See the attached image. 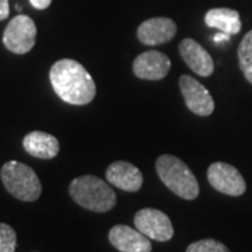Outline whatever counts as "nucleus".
Segmentation results:
<instances>
[{
    "mask_svg": "<svg viewBox=\"0 0 252 252\" xmlns=\"http://www.w3.org/2000/svg\"><path fill=\"white\" fill-rule=\"evenodd\" d=\"M51 84L58 97L70 105L90 104L95 97V83L81 63L61 59L51 67Z\"/></svg>",
    "mask_w": 252,
    "mask_h": 252,
    "instance_id": "nucleus-1",
    "label": "nucleus"
},
{
    "mask_svg": "<svg viewBox=\"0 0 252 252\" xmlns=\"http://www.w3.org/2000/svg\"><path fill=\"white\" fill-rule=\"evenodd\" d=\"M69 193L77 205L97 213L109 212L117 205V195L114 189L94 175L74 178L69 187Z\"/></svg>",
    "mask_w": 252,
    "mask_h": 252,
    "instance_id": "nucleus-2",
    "label": "nucleus"
},
{
    "mask_svg": "<svg viewBox=\"0 0 252 252\" xmlns=\"http://www.w3.org/2000/svg\"><path fill=\"white\" fill-rule=\"evenodd\" d=\"M156 171L161 182L185 200H193L199 195V184L185 162L171 154H162L156 161Z\"/></svg>",
    "mask_w": 252,
    "mask_h": 252,
    "instance_id": "nucleus-3",
    "label": "nucleus"
},
{
    "mask_svg": "<svg viewBox=\"0 0 252 252\" xmlns=\"http://www.w3.org/2000/svg\"><path fill=\"white\" fill-rule=\"evenodd\" d=\"M1 182L7 192L23 202H34L41 196L42 185L32 168L24 162L9 161L1 167Z\"/></svg>",
    "mask_w": 252,
    "mask_h": 252,
    "instance_id": "nucleus-4",
    "label": "nucleus"
},
{
    "mask_svg": "<svg viewBox=\"0 0 252 252\" xmlns=\"http://www.w3.org/2000/svg\"><path fill=\"white\" fill-rule=\"evenodd\" d=\"M36 26L26 14H18L7 24L3 34V44L10 52L24 55L35 45Z\"/></svg>",
    "mask_w": 252,
    "mask_h": 252,
    "instance_id": "nucleus-5",
    "label": "nucleus"
},
{
    "mask_svg": "<svg viewBox=\"0 0 252 252\" xmlns=\"http://www.w3.org/2000/svg\"><path fill=\"white\" fill-rule=\"evenodd\" d=\"M135 227L143 233L147 238L165 243L170 241L174 235V227H172L170 217L161 210L146 207L139 210L135 215Z\"/></svg>",
    "mask_w": 252,
    "mask_h": 252,
    "instance_id": "nucleus-6",
    "label": "nucleus"
},
{
    "mask_svg": "<svg viewBox=\"0 0 252 252\" xmlns=\"http://www.w3.org/2000/svg\"><path fill=\"white\" fill-rule=\"evenodd\" d=\"M207 181L216 190L228 196H241L247 189L245 180L240 171L223 161L213 162L207 168Z\"/></svg>",
    "mask_w": 252,
    "mask_h": 252,
    "instance_id": "nucleus-7",
    "label": "nucleus"
},
{
    "mask_svg": "<svg viewBox=\"0 0 252 252\" xmlns=\"http://www.w3.org/2000/svg\"><path fill=\"white\" fill-rule=\"evenodd\" d=\"M180 89L185 99V105L190 112L200 117H209L213 114L215 101L202 83L188 74H182L180 77Z\"/></svg>",
    "mask_w": 252,
    "mask_h": 252,
    "instance_id": "nucleus-8",
    "label": "nucleus"
},
{
    "mask_svg": "<svg viewBox=\"0 0 252 252\" xmlns=\"http://www.w3.org/2000/svg\"><path fill=\"white\" fill-rule=\"evenodd\" d=\"M132 69L139 79L157 81L168 74L171 69V61L160 51H146L136 58Z\"/></svg>",
    "mask_w": 252,
    "mask_h": 252,
    "instance_id": "nucleus-9",
    "label": "nucleus"
},
{
    "mask_svg": "<svg viewBox=\"0 0 252 252\" xmlns=\"http://www.w3.org/2000/svg\"><path fill=\"white\" fill-rule=\"evenodd\" d=\"M177 34V26L171 18L154 17L143 21L137 28L139 41L147 46H156L171 41Z\"/></svg>",
    "mask_w": 252,
    "mask_h": 252,
    "instance_id": "nucleus-10",
    "label": "nucleus"
},
{
    "mask_svg": "<svg viewBox=\"0 0 252 252\" xmlns=\"http://www.w3.org/2000/svg\"><path fill=\"white\" fill-rule=\"evenodd\" d=\"M108 238L109 243L121 252H152L150 238L129 225H114L109 230Z\"/></svg>",
    "mask_w": 252,
    "mask_h": 252,
    "instance_id": "nucleus-11",
    "label": "nucleus"
},
{
    "mask_svg": "<svg viewBox=\"0 0 252 252\" xmlns=\"http://www.w3.org/2000/svg\"><path fill=\"white\" fill-rule=\"evenodd\" d=\"M180 54L184 62L188 64L192 72H195L202 77H209L213 74L215 63L212 56L195 39L185 38L180 44Z\"/></svg>",
    "mask_w": 252,
    "mask_h": 252,
    "instance_id": "nucleus-12",
    "label": "nucleus"
},
{
    "mask_svg": "<svg viewBox=\"0 0 252 252\" xmlns=\"http://www.w3.org/2000/svg\"><path fill=\"white\" fill-rule=\"evenodd\" d=\"M107 181L125 192H137L143 185V175L130 162L115 161L107 168Z\"/></svg>",
    "mask_w": 252,
    "mask_h": 252,
    "instance_id": "nucleus-13",
    "label": "nucleus"
},
{
    "mask_svg": "<svg viewBox=\"0 0 252 252\" xmlns=\"http://www.w3.org/2000/svg\"><path fill=\"white\" fill-rule=\"evenodd\" d=\"M23 146L30 156L35 158H41V160L55 158L61 149L59 140L55 136L41 132V130L28 133L23 140Z\"/></svg>",
    "mask_w": 252,
    "mask_h": 252,
    "instance_id": "nucleus-14",
    "label": "nucleus"
},
{
    "mask_svg": "<svg viewBox=\"0 0 252 252\" xmlns=\"http://www.w3.org/2000/svg\"><path fill=\"white\" fill-rule=\"evenodd\" d=\"M207 27L217 28L227 35H235L241 31V20L237 10L233 9H212L205 16Z\"/></svg>",
    "mask_w": 252,
    "mask_h": 252,
    "instance_id": "nucleus-15",
    "label": "nucleus"
},
{
    "mask_svg": "<svg viewBox=\"0 0 252 252\" xmlns=\"http://www.w3.org/2000/svg\"><path fill=\"white\" fill-rule=\"evenodd\" d=\"M238 63L244 77L252 84V30L247 32L238 46Z\"/></svg>",
    "mask_w": 252,
    "mask_h": 252,
    "instance_id": "nucleus-16",
    "label": "nucleus"
},
{
    "mask_svg": "<svg viewBox=\"0 0 252 252\" xmlns=\"http://www.w3.org/2000/svg\"><path fill=\"white\" fill-rule=\"evenodd\" d=\"M17 247V235L13 227L0 223V252H14Z\"/></svg>",
    "mask_w": 252,
    "mask_h": 252,
    "instance_id": "nucleus-17",
    "label": "nucleus"
},
{
    "mask_svg": "<svg viewBox=\"0 0 252 252\" xmlns=\"http://www.w3.org/2000/svg\"><path fill=\"white\" fill-rule=\"evenodd\" d=\"M187 252H230V250L220 241L206 238L190 244L187 248Z\"/></svg>",
    "mask_w": 252,
    "mask_h": 252,
    "instance_id": "nucleus-18",
    "label": "nucleus"
},
{
    "mask_svg": "<svg viewBox=\"0 0 252 252\" xmlns=\"http://www.w3.org/2000/svg\"><path fill=\"white\" fill-rule=\"evenodd\" d=\"M10 14L9 0H0V21L6 20Z\"/></svg>",
    "mask_w": 252,
    "mask_h": 252,
    "instance_id": "nucleus-19",
    "label": "nucleus"
},
{
    "mask_svg": "<svg viewBox=\"0 0 252 252\" xmlns=\"http://www.w3.org/2000/svg\"><path fill=\"white\" fill-rule=\"evenodd\" d=\"M31 4L38 10H45L49 7V4L52 3V0H30Z\"/></svg>",
    "mask_w": 252,
    "mask_h": 252,
    "instance_id": "nucleus-20",
    "label": "nucleus"
}]
</instances>
